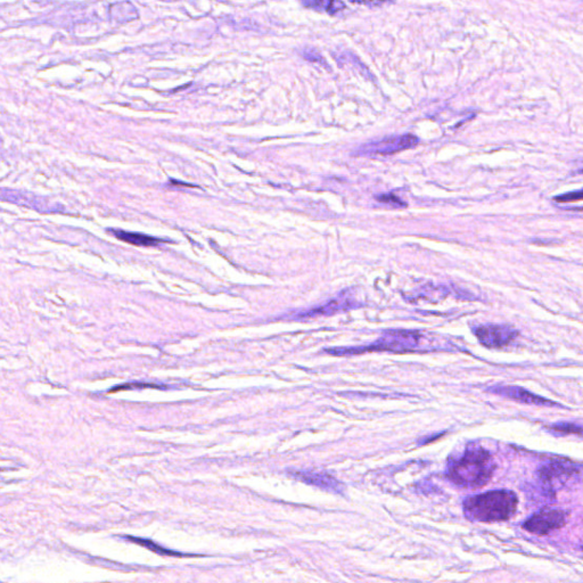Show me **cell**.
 Returning a JSON list of instances; mask_svg holds the SVG:
<instances>
[{"mask_svg": "<svg viewBox=\"0 0 583 583\" xmlns=\"http://www.w3.org/2000/svg\"><path fill=\"white\" fill-rule=\"evenodd\" d=\"M582 198V191L579 189L577 192L566 193V194L560 195L557 198H555L556 202L560 203H569V202H575V200H580Z\"/></svg>", "mask_w": 583, "mask_h": 583, "instance_id": "cell-18", "label": "cell"}, {"mask_svg": "<svg viewBox=\"0 0 583 583\" xmlns=\"http://www.w3.org/2000/svg\"><path fill=\"white\" fill-rule=\"evenodd\" d=\"M518 498L509 490H495L471 496L464 501V515L467 520L482 523L503 522L518 510Z\"/></svg>", "mask_w": 583, "mask_h": 583, "instance_id": "cell-2", "label": "cell"}, {"mask_svg": "<svg viewBox=\"0 0 583 583\" xmlns=\"http://www.w3.org/2000/svg\"><path fill=\"white\" fill-rule=\"evenodd\" d=\"M496 467L488 450L482 446H469L463 455L450 461L446 475L456 486L476 489L488 484Z\"/></svg>", "mask_w": 583, "mask_h": 583, "instance_id": "cell-1", "label": "cell"}, {"mask_svg": "<svg viewBox=\"0 0 583 583\" xmlns=\"http://www.w3.org/2000/svg\"><path fill=\"white\" fill-rule=\"evenodd\" d=\"M357 306V302L350 300L348 295L341 294L338 298L334 299L323 304V306H318L315 309L309 310V311L301 312L299 314V317L310 318L316 317V316H329L334 315L336 312L344 311V310L353 309Z\"/></svg>", "mask_w": 583, "mask_h": 583, "instance_id": "cell-10", "label": "cell"}, {"mask_svg": "<svg viewBox=\"0 0 583 583\" xmlns=\"http://www.w3.org/2000/svg\"><path fill=\"white\" fill-rule=\"evenodd\" d=\"M351 3L366 4L368 6H380L385 0H350Z\"/></svg>", "mask_w": 583, "mask_h": 583, "instance_id": "cell-20", "label": "cell"}, {"mask_svg": "<svg viewBox=\"0 0 583 583\" xmlns=\"http://www.w3.org/2000/svg\"><path fill=\"white\" fill-rule=\"evenodd\" d=\"M475 336L482 346L499 349L512 343L518 332L509 325H481L473 329Z\"/></svg>", "mask_w": 583, "mask_h": 583, "instance_id": "cell-6", "label": "cell"}, {"mask_svg": "<svg viewBox=\"0 0 583 583\" xmlns=\"http://www.w3.org/2000/svg\"><path fill=\"white\" fill-rule=\"evenodd\" d=\"M109 15H111L112 21L119 24L128 23L139 18L137 9L130 1H120V3L112 5L109 9Z\"/></svg>", "mask_w": 583, "mask_h": 583, "instance_id": "cell-12", "label": "cell"}, {"mask_svg": "<svg viewBox=\"0 0 583 583\" xmlns=\"http://www.w3.org/2000/svg\"><path fill=\"white\" fill-rule=\"evenodd\" d=\"M549 431L552 432V433H557V434H577L580 435L582 434V429H581V425H577L574 423H565V422H562V423H556L552 424L550 427H549Z\"/></svg>", "mask_w": 583, "mask_h": 583, "instance_id": "cell-16", "label": "cell"}, {"mask_svg": "<svg viewBox=\"0 0 583 583\" xmlns=\"http://www.w3.org/2000/svg\"><path fill=\"white\" fill-rule=\"evenodd\" d=\"M378 200L382 203L391 204V205L397 206V208L406 206V203H403L402 200H399L395 195H378Z\"/></svg>", "mask_w": 583, "mask_h": 583, "instance_id": "cell-19", "label": "cell"}, {"mask_svg": "<svg viewBox=\"0 0 583 583\" xmlns=\"http://www.w3.org/2000/svg\"><path fill=\"white\" fill-rule=\"evenodd\" d=\"M569 522V513L562 509L545 508L524 522L523 529L537 535H546L562 529Z\"/></svg>", "mask_w": 583, "mask_h": 583, "instance_id": "cell-5", "label": "cell"}, {"mask_svg": "<svg viewBox=\"0 0 583 583\" xmlns=\"http://www.w3.org/2000/svg\"><path fill=\"white\" fill-rule=\"evenodd\" d=\"M127 539L132 541V542L141 545V546L146 547V548L149 549V550H152V552H158V554L169 555V556H181V554H179V552H172V550L164 549V547L159 546V545L153 542L152 540H149V539H141V537H127Z\"/></svg>", "mask_w": 583, "mask_h": 583, "instance_id": "cell-15", "label": "cell"}, {"mask_svg": "<svg viewBox=\"0 0 583 583\" xmlns=\"http://www.w3.org/2000/svg\"><path fill=\"white\" fill-rule=\"evenodd\" d=\"M423 341V335L417 331L407 329H391L382 334L375 343L357 348H335L327 349V353L333 355H355L365 352L389 351L395 353H405L419 350Z\"/></svg>", "mask_w": 583, "mask_h": 583, "instance_id": "cell-3", "label": "cell"}, {"mask_svg": "<svg viewBox=\"0 0 583 583\" xmlns=\"http://www.w3.org/2000/svg\"><path fill=\"white\" fill-rule=\"evenodd\" d=\"M109 232L114 235L117 240L132 244V245L155 246L164 243V240H160V238L149 236V235L140 234V232H126V230H120V229H111Z\"/></svg>", "mask_w": 583, "mask_h": 583, "instance_id": "cell-11", "label": "cell"}, {"mask_svg": "<svg viewBox=\"0 0 583 583\" xmlns=\"http://www.w3.org/2000/svg\"><path fill=\"white\" fill-rule=\"evenodd\" d=\"M302 58H304V60L312 62V63H321L323 64V65L326 64V60H323V56H321V53L318 52L317 49H304V52H302Z\"/></svg>", "mask_w": 583, "mask_h": 583, "instance_id": "cell-17", "label": "cell"}, {"mask_svg": "<svg viewBox=\"0 0 583 583\" xmlns=\"http://www.w3.org/2000/svg\"><path fill=\"white\" fill-rule=\"evenodd\" d=\"M291 475H293L298 480L304 481L306 483L318 486V488L326 490V491L342 493L344 490L343 484L341 483L340 481L333 478L331 475L325 474V473L312 472V471H295V472H291Z\"/></svg>", "mask_w": 583, "mask_h": 583, "instance_id": "cell-9", "label": "cell"}, {"mask_svg": "<svg viewBox=\"0 0 583 583\" xmlns=\"http://www.w3.org/2000/svg\"><path fill=\"white\" fill-rule=\"evenodd\" d=\"M301 3L306 9H316L331 15L338 14L346 9V5L342 0H301Z\"/></svg>", "mask_w": 583, "mask_h": 583, "instance_id": "cell-14", "label": "cell"}, {"mask_svg": "<svg viewBox=\"0 0 583 583\" xmlns=\"http://www.w3.org/2000/svg\"><path fill=\"white\" fill-rule=\"evenodd\" d=\"M0 200L20 204V205L29 206L31 209L39 212H46V213L62 211V208H58L56 204L49 203L48 200L45 198H39L36 195H30L28 193L12 191V189H0Z\"/></svg>", "mask_w": 583, "mask_h": 583, "instance_id": "cell-7", "label": "cell"}, {"mask_svg": "<svg viewBox=\"0 0 583 583\" xmlns=\"http://www.w3.org/2000/svg\"><path fill=\"white\" fill-rule=\"evenodd\" d=\"M418 144H419V139L414 134H401V136H390V137L383 138V139L363 144L357 149L355 155L357 156H366V158L386 156V155L402 152L406 149H414Z\"/></svg>", "mask_w": 583, "mask_h": 583, "instance_id": "cell-4", "label": "cell"}, {"mask_svg": "<svg viewBox=\"0 0 583 583\" xmlns=\"http://www.w3.org/2000/svg\"><path fill=\"white\" fill-rule=\"evenodd\" d=\"M573 472H575V466H573L571 464L554 463L541 467L537 471V474H539V478L543 482L550 483L554 478L564 476L565 474H571Z\"/></svg>", "mask_w": 583, "mask_h": 583, "instance_id": "cell-13", "label": "cell"}, {"mask_svg": "<svg viewBox=\"0 0 583 583\" xmlns=\"http://www.w3.org/2000/svg\"><path fill=\"white\" fill-rule=\"evenodd\" d=\"M489 391L495 393V395H503V397H509L512 400L528 403V405L543 407H562L557 402H554V401L540 397V395H533L532 392L528 391L523 387H520V386L496 385L490 387Z\"/></svg>", "mask_w": 583, "mask_h": 583, "instance_id": "cell-8", "label": "cell"}]
</instances>
